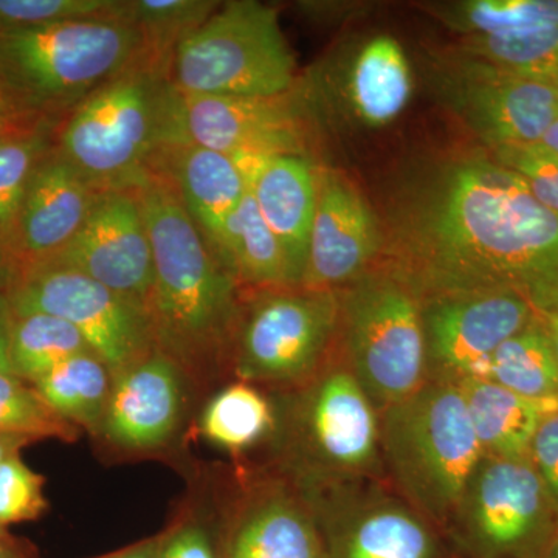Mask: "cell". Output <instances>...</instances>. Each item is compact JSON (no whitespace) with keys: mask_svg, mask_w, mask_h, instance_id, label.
Returning <instances> with one entry per match:
<instances>
[{"mask_svg":"<svg viewBox=\"0 0 558 558\" xmlns=\"http://www.w3.org/2000/svg\"><path fill=\"white\" fill-rule=\"evenodd\" d=\"M142 207L154 258L146 315L156 349L193 379L231 360L241 307L233 277L209 247L170 180L149 174L131 189Z\"/></svg>","mask_w":558,"mask_h":558,"instance_id":"2","label":"cell"},{"mask_svg":"<svg viewBox=\"0 0 558 558\" xmlns=\"http://www.w3.org/2000/svg\"><path fill=\"white\" fill-rule=\"evenodd\" d=\"M389 486L446 535L484 453L458 385L427 381L380 413Z\"/></svg>","mask_w":558,"mask_h":558,"instance_id":"5","label":"cell"},{"mask_svg":"<svg viewBox=\"0 0 558 558\" xmlns=\"http://www.w3.org/2000/svg\"><path fill=\"white\" fill-rule=\"evenodd\" d=\"M458 387L486 457L527 458L543 418L558 409L557 400L524 398L488 379H470Z\"/></svg>","mask_w":558,"mask_h":558,"instance_id":"23","label":"cell"},{"mask_svg":"<svg viewBox=\"0 0 558 558\" xmlns=\"http://www.w3.org/2000/svg\"><path fill=\"white\" fill-rule=\"evenodd\" d=\"M160 543L161 534L157 535V537L143 539V542L117 550V553L108 554V556L97 558H159Z\"/></svg>","mask_w":558,"mask_h":558,"instance_id":"41","label":"cell"},{"mask_svg":"<svg viewBox=\"0 0 558 558\" xmlns=\"http://www.w3.org/2000/svg\"><path fill=\"white\" fill-rule=\"evenodd\" d=\"M156 174L170 180L208 244L250 190L240 160L190 143L168 150Z\"/></svg>","mask_w":558,"mask_h":558,"instance_id":"22","label":"cell"},{"mask_svg":"<svg viewBox=\"0 0 558 558\" xmlns=\"http://www.w3.org/2000/svg\"><path fill=\"white\" fill-rule=\"evenodd\" d=\"M171 78L183 95L278 97L295 83V58L277 9L233 0L183 40L172 57Z\"/></svg>","mask_w":558,"mask_h":558,"instance_id":"8","label":"cell"},{"mask_svg":"<svg viewBox=\"0 0 558 558\" xmlns=\"http://www.w3.org/2000/svg\"><path fill=\"white\" fill-rule=\"evenodd\" d=\"M380 245L379 223L359 191L333 172L317 174V209L300 288H344L368 271Z\"/></svg>","mask_w":558,"mask_h":558,"instance_id":"18","label":"cell"},{"mask_svg":"<svg viewBox=\"0 0 558 558\" xmlns=\"http://www.w3.org/2000/svg\"><path fill=\"white\" fill-rule=\"evenodd\" d=\"M557 534L556 509L531 459L486 454L446 529L458 558H542Z\"/></svg>","mask_w":558,"mask_h":558,"instance_id":"9","label":"cell"},{"mask_svg":"<svg viewBox=\"0 0 558 558\" xmlns=\"http://www.w3.org/2000/svg\"><path fill=\"white\" fill-rule=\"evenodd\" d=\"M444 90L459 117L492 149L539 143L558 119L553 83L465 57L446 76Z\"/></svg>","mask_w":558,"mask_h":558,"instance_id":"15","label":"cell"},{"mask_svg":"<svg viewBox=\"0 0 558 558\" xmlns=\"http://www.w3.org/2000/svg\"><path fill=\"white\" fill-rule=\"evenodd\" d=\"M292 483L314 515L325 558H458L444 532L387 480Z\"/></svg>","mask_w":558,"mask_h":558,"instance_id":"10","label":"cell"},{"mask_svg":"<svg viewBox=\"0 0 558 558\" xmlns=\"http://www.w3.org/2000/svg\"><path fill=\"white\" fill-rule=\"evenodd\" d=\"M182 379V371L159 349L112 374L101 435L121 449H159L179 425Z\"/></svg>","mask_w":558,"mask_h":558,"instance_id":"19","label":"cell"},{"mask_svg":"<svg viewBox=\"0 0 558 558\" xmlns=\"http://www.w3.org/2000/svg\"><path fill=\"white\" fill-rule=\"evenodd\" d=\"M78 429L58 416L40 399L33 385L0 371V433L36 442L60 439L73 442Z\"/></svg>","mask_w":558,"mask_h":558,"instance_id":"32","label":"cell"},{"mask_svg":"<svg viewBox=\"0 0 558 558\" xmlns=\"http://www.w3.org/2000/svg\"><path fill=\"white\" fill-rule=\"evenodd\" d=\"M349 87L360 119L371 126L398 119L413 94L409 60L398 40L379 36L363 46L352 65Z\"/></svg>","mask_w":558,"mask_h":558,"instance_id":"25","label":"cell"},{"mask_svg":"<svg viewBox=\"0 0 558 558\" xmlns=\"http://www.w3.org/2000/svg\"><path fill=\"white\" fill-rule=\"evenodd\" d=\"M39 266L80 271L146 312L154 284V258L134 191H102L78 233Z\"/></svg>","mask_w":558,"mask_h":558,"instance_id":"14","label":"cell"},{"mask_svg":"<svg viewBox=\"0 0 558 558\" xmlns=\"http://www.w3.org/2000/svg\"><path fill=\"white\" fill-rule=\"evenodd\" d=\"M11 312L5 295L0 296V371L11 374L9 360V333ZM13 376V374H11Z\"/></svg>","mask_w":558,"mask_h":558,"instance_id":"42","label":"cell"},{"mask_svg":"<svg viewBox=\"0 0 558 558\" xmlns=\"http://www.w3.org/2000/svg\"><path fill=\"white\" fill-rule=\"evenodd\" d=\"M542 558H558V534L556 538L553 539V543H550L549 548L546 549V553L543 554Z\"/></svg>","mask_w":558,"mask_h":558,"instance_id":"48","label":"cell"},{"mask_svg":"<svg viewBox=\"0 0 558 558\" xmlns=\"http://www.w3.org/2000/svg\"><path fill=\"white\" fill-rule=\"evenodd\" d=\"M92 352L83 336L64 319L39 314H11L9 360L11 374L36 384L75 355Z\"/></svg>","mask_w":558,"mask_h":558,"instance_id":"27","label":"cell"},{"mask_svg":"<svg viewBox=\"0 0 558 558\" xmlns=\"http://www.w3.org/2000/svg\"><path fill=\"white\" fill-rule=\"evenodd\" d=\"M101 193L57 148L51 149L33 172L16 218L2 234L13 277L64 248Z\"/></svg>","mask_w":558,"mask_h":558,"instance_id":"17","label":"cell"},{"mask_svg":"<svg viewBox=\"0 0 558 558\" xmlns=\"http://www.w3.org/2000/svg\"><path fill=\"white\" fill-rule=\"evenodd\" d=\"M339 293L344 366L377 411L427 384L424 323L417 293L395 270H368Z\"/></svg>","mask_w":558,"mask_h":558,"instance_id":"7","label":"cell"},{"mask_svg":"<svg viewBox=\"0 0 558 558\" xmlns=\"http://www.w3.org/2000/svg\"><path fill=\"white\" fill-rule=\"evenodd\" d=\"M395 266L418 299L509 290L558 314V213L492 157L440 172L411 213Z\"/></svg>","mask_w":558,"mask_h":558,"instance_id":"1","label":"cell"},{"mask_svg":"<svg viewBox=\"0 0 558 558\" xmlns=\"http://www.w3.org/2000/svg\"><path fill=\"white\" fill-rule=\"evenodd\" d=\"M542 319L543 326H545L546 332H548L550 344L554 348V354H556L558 363V314H537Z\"/></svg>","mask_w":558,"mask_h":558,"instance_id":"45","label":"cell"},{"mask_svg":"<svg viewBox=\"0 0 558 558\" xmlns=\"http://www.w3.org/2000/svg\"><path fill=\"white\" fill-rule=\"evenodd\" d=\"M209 247L238 286L264 290L293 288L284 252L260 216L250 190Z\"/></svg>","mask_w":558,"mask_h":558,"instance_id":"24","label":"cell"},{"mask_svg":"<svg viewBox=\"0 0 558 558\" xmlns=\"http://www.w3.org/2000/svg\"><path fill=\"white\" fill-rule=\"evenodd\" d=\"M529 459L558 515V409L543 418L529 447Z\"/></svg>","mask_w":558,"mask_h":558,"instance_id":"38","label":"cell"},{"mask_svg":"<svg viewBox=\"0 0 558 558\" xmlns=\"http://www.w3.org/2000/svg\"><path fill=\"white\" fill-rule=\"evenodd\" d=\"M427 381L487 379L492 355L537 312L509 290L447 293L421 300Z\"/></svg>","mask_w":558,"mask_h":558,"instance_id":"13","label":"cell"},{"mask_svg":"<svg viewBox=\"0 0 558 558\" xmlns=\"http://www.w3.org/2000/svg\"><path fill=\"white\" fill-rule=\"evenodd\" d=\"M171 64L145 51L62 121L54 148L97 189H134L180 145Z\"/></svg>","mask_w":558,"mask_h":558,"instance_id":"3","label":"cell"},{"mask_svg":"<svg viewBox=\"0 0 558 558\" xmlns=\"http://www.w3.org/2000/svg\"><path fill=\"white\" fill-rule=\"evenodd\" d=\"M44 476L33 472L21 453L0 462V529L39 519L47 510Z\"/></svg>","mask_w":558,"mask_h":558,"instance_id":"36","label":"cell"},{"mask_svg":"<svg viewBox=\"0 0 558 558\" xmlns=\"http://www.w3.org/2000/svg\"><path fill=\"white\" fill-rule=\"evenodd\" d=\"M260 216L284 252L290 281L300 288L306 270L307 248L315 209L317 172L300 154L241 161Z\"/></svg>","mask_w":558,"mask_h":558,"instance_id":"21","label":"cell"},{"mask_svg":"<svg viewBox=\"0 0 558 558\" xmlns=\"http://www.w3.org/2000/svg\"><path fill=\"white\" fill-rule=\"evenodd\" d=\"M49 409L76 428L100 433L112 388V374L94 352L65 360L33 384Z\"/></svg>","mask_w":558,"mask_h":558,"instance_id":"26","label":"cell"},{"mask_svg":"<svg viewBox=\"0 0 558 558\" xmlns=\"http://www.w3.org/2000/svg\"><path fill=\"white\" fill-rule=\"evenodd\" d=\"M53 148L47 123L0 140V233L16 218L33 172Z\"/></svg>","mask_w":558,"mask_h":558,"instance_id":"34","label":"cell"},{"mask_svg":"<svg viewBox=\"0 0 558 558\" xmlns=\"http://www.w3.org/2000/svg\"><path fill=\"white\" fill-rule=\"evenodd\" d=\"M492 159L515 172L539 204L558 213V154L543 146H502L492 149Z\"/></svg>","mask_w":558,"mask_h":558,"instance_id":"37","label":"cell"},{"mask_svg":"<svg viewBox=\"0 0 558 558\" xmlns=\"http://www.w3.org/2000/svg\"><path fill=\"white\" fill-rule=\"evenodd\" d=\"M462 51L470 60L553 83L558 73V27L468 35Z\"/></svg>","mask_w":558,"mask_h":558,"instance_id":"30","label":"cell"},{"mask_svg":"<svg viewBox=\"0 0 558 558\" xmlns=\"http://www.w3.org/2000/svg\"><path fill=\"white\" fill-rule=\"evenodd\" d=\"M339 317L337 290H266L241 311L231 349L234 376L245 384L301 387L329 362Z\"/></svg>","mask_w":558,"mask_h":558,"instance_id":"11","label":"cell"},{"mask_svg":"<svg viewBox=\"0 0 558 558\" xmlns=\"http://www.w3.org/2000/svg\"><path fill=\"white\" fill-rule=\"evenodd\" d=\"M220 558H325L317 523L292 481L250 488L220 543Z\"/></svg>","mask_w":558,"mask_h":558,"instance_id":"20","label":"cell"},{"mask_svg":"<svg viewBox=\"0 0 558 558\" xmlns=\"http://www.w3.org/2000/svg\"><path fill=\"white\" fill-rule=\"evenodd\" d=\"M487 379L524 398L558 402V363L538 315L495 351Z\"/></svg>","mask_w":558,"mask_h":558,"instance_id":"28","label":"cell"},{"mask_svg":"<svg viewBox=\"0 0 558 558\" xmlns=\"http://www.w3.org/2000/svg\"><path fill=\"white\" fill-rule=\"evenodd\" d=\"M31 442L32 440L21 438V436L2 435L0 433V462L5 461L11 454L21 453L22 447Z\"/></svg>","mask_w":558,"mask_h":558,"instance_id":"44","label":"cell"},{"mask_svg":"<svg viewBox=\"0 0 558 558\" xmlns=\"http://www.w3.org/2000/svg\"><path fill=\"white\" fill-rule=\"evenodd\" d=\"M553 84H554V86H556V89L558 92V73L556 75V78L553 80Z\"/></svg>","mask_w":558,"mask_h":558,"instance_id":"49","label":"cell"},{"mask_svg":"<svg viewBox=\"0 0 558 558\" xmlns=\"http://www.w3.org/2000/svg\"><path fill=\"white\" fill-rule=\"evenodd\" d=\"M5 300L11 314L39 312L68 322L110 374L156 349L146 312L80 271L57 266L20 271L7 286Z\"/></svg>","mask_w":558,"mask_h":558,"instance_id":"12","label":"cell"},{"mask_svg":"<svg viewBox=\"0 0 558 558\" xmlns=\"http://www.w3.org/2000/svg\"><path fill=\"white\" fill-rule=\"evenodd\" d=\"M539 143H542L543 146H546V148L553 150V153L558 154V119L550 124L549 130L545 132V135H543L542 142Z\"/></svg>","mask_w":558,"mask_h":558,"instance_id":"47","label":"cell"},{"mask_svg":"<svg viewBox=\"0 0 558 558\" xmlns=\"http://www.w3.org/2000/svg\"><path fill=\"white\" fill-rule=\"evenodd\" d=\"M159 558H220V545L197 521H182L161 534Z\"/></svg>","mask_w":558,"mask_h":558,"instance_id":"39","label":"cell"},{"mask_svg":"<svg viewBox=\"0 0 558 558\" xmlns=\"http://www.w3.org/2000/svg\"><path fill=\"white\" fill-rule=\"evenodd\" d=\"M120 0H0V33L110 16Z\"/></svg>","mask_w":558,"mask_h":558,"instance_id":"35","label":"cell"},{"mask_svg":"<svg viewBox=\"0 0 558 558\" xmlns=\"http://www.w3.org/2000/svg\"><path fill=\"white\" fill-rule=\"evenodd\" d=\"M215 0H123L119 14L138 28L154 53L174 57L180 44L211 17Z\"/></svg>","mask_w":558,"mask_h":558,"instance_id":"31","label":"cell"},{"mask_svg":"<svg viewBox=\"0 0 558 558\" xmlns=\"http://www.w3.org/2000/svg\"><path fill=\"white\" fill-rule=\"evenodd\" d=\"M289 392L277 427H282L290 481L387 480L380 413L340 359L330 357L310 381Z\"/></svg>","mask_w":558,"mask_h":558,"instance_id":"6","label":"cell"},{"mask_svg":"<svg viewBox=\"0 0 558 558\" xmlns=\"http://www.w3.org/2000/svg\"><path fill=\"white\" fill-rule=\"evenodd\" d=\"M277 428V411L252 384L229 385L209 400L201 418L202 435L229 451L255 446Z\"/></svg>","mask_w":558,"mask_h":558,"instance_id":"29","label":"cell"},{"mask_svg":"<svg viewBox=\"0 0 558 558\" xmlns=\"http://www.w3.org/2000/svg\"><path fill=\"white\" fill-rule=\"evenodd\" d=\"M178 124L180 145L190 143L240 161L303 156V126L289 94L197 97L179 92Z\"/></svg>","mask_w":558,"mask_h":558,"instance_id":"16","label":"cell"},{"mask_svg":"<svg viewBox=\"0 0 558 558\" xmlns=\"http://www.w3.org/2000/svg\"><path fill=\"white\" fill-rule=\"evenodd\" d=\"M0 558H36L22 548L20 543L0 529Z\"/></svg>","mask_w":558,"mask_h":558,"instance_id":"43","label":"cell"},{"mask_svg":"<svg viewBox=\"0 0 558 558\" xmlns=\"http://www.w3.org/2000/svg\"><path fill=\"white\" fill-rule=\"evenodd\" d=\"M22 117L17 110L13 108L2 86H0V140L10 137L16 132L24 131L22 128Z\"/></svg>","mask_w":558,"mask_h":558,"instance_id":"40","label":"cell"},{"mask_svg":"<svg viewBox=\"0 0 558 558\" xmlns=\"http://www.w3.org/2000/svg\"><path fill=\"white\" fill-rule=\"evenodd\" d=\"M5 277L7 281L13 278V267H11L9 253H7L5 244H3V236L0 233V278ZM9 286V284H7Z\"/></svg>","mask_w":558,"mask_h":558,"instance_id":"46","label":"cell"},{"mask_svg":"<svg viewBox=\"0 0 558 558\" xmlns=\"http://www.w3.org/2000/svg\"><path fill=\"white\" fill-rule=\"evenodd\" d=\"M148 50L142 33L119 10L0 33V86L22 119H65Z\"/></svg>","mask_w":558,"mask_h":558,"instance_id":"4","label":"cell"},{"mask_svg":"<svg viewBox=\"0 0 558 558\" xmlns=\"http://www.w3.org/2000/svg\"><path fill=\"white\" fill-rule=\"evenodd\" d=\"M446 21L468 35L558 27V0H472L451 7Z\"/></svg>","mask_w":558,"mask_h":558,"instance_id":"33","label":"cell"}]
</instances>
